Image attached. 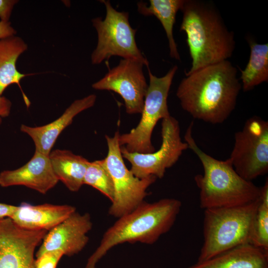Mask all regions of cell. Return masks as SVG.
<instances>
[{"label":"cell","instance_id":"1","mask_svg":"<svg viewBox=\"0 0 268 268\" xmlns=\"http://www.w3.org/2000/svg\"><path fill=\"white\" fill-rule=\"evenodd\" d=\"M237 73L225 60L186 74L176 91L182 108L194 119L223 123L235 109L242 88Z\"/></svg>","mask_w":268,"mask_h":268},{"label":"cell","instance_id":"2","mask_svg":"<svg viewBox=\"0 0 268 268\" xmlns=\"http://www.w3.org/2000/svg\"><path fill=\"white\" fill-rule=\"evenodd\" d=\"M180 30L187 36L192 59L190 74L208 65L228 60L233 55L234 33L226 25L218 9L211 1L185 0Z\"/></svg>","mask_w":268,"mask_h":268},{"label":"cell","instance_id":"3","mask_svg":"<svg viewBox=\"0 0 268 268\" xmlns=\"http://www.w3.org/2000/svg\"><path fill=\"white\" fill-rule=\"evenodd\" d=\"M181 205L180 201L173 198L163 199L152 203L143 201L132 211L119 217L104 233L85 268H96L98 261L117 245L154 243L172 227Z\"/></svg>","mask_w":268,"mask_h":268},{"label":"cell","instance_id":"4","mask_svg":"<svg viewBox=\"0 0 268 268\" xmlns=\"http://www.w3.org/2000/svg\"><path fill=\"white\" fill-rule=\"evenodd\" d=\"M193 123L187 129L185 141L200 159L203 175L198 174L195 181L200 189L201 208L227 207L247 204L257 200L261 188L242 178L234 170L229 158L217 160L202 151L192 135Z\"/></svg>","mask_w":268,"mask_h":268},{"label":"cell","instance_id":"5","mask_svg":"<svg viewBox=\"0 0 268 268\" xmlns=\"http://www.w3.org/2000/svg\"><path fill=\"white\" fill-rule=\"evenodd\" d=\"M259 198L233 207L204 209L203 243L197 262L212 258L235 247L250 244Z\"/></svg>","mask_w":268,"mask_h":268},{"label":"cell","instance_id":"6","mask_svg":"<svg viewBox=\"0 0 268 268\" xmlns=\"http://www.w3.org/2000/svg\"><path fill=\"white\" fill-rule=\"evenodd\" d=\"M101 1L105 6L106 13L103 20L101 17L92 20L98 39L96 47L91 56L92 64H100L114 56L136 61L149 67L148 60L136 45V30L129 23L128 12L117 11L109 0Z\"/></svg>","mask_w":268,"mask_h":268},{"label":"cell","instance_id":"7","mask_svg":"<svg viewBox=\"0 0 268 268\" xmlns=\"http://www.w3.org/2000/svg\"><path fill=\"white\" fill-rule=\"evenodd\" d=\"M149 82L144 101L141 117L129 133L119 135L120 146L130 152L150 153L155 151L151 143L153 130L157 122L170 116L167 105L169 92L178 67L173 66L162 77L153 75L147 67Z\"/></svg>","mask_w":268,"mask_h":268},{"label":"cell","instance_id":"8","mask_svg":"<svg viewBox=\"0 0 268 268\" xmlns=\"http://www.w3.org/2000/svg\"><path fill=\"white\" fill-rule=\"evenodd\" d=\"M119 131L113 137L105 135L108 153L104 159L111 176L114 195L109 214L119 218L132 211L144 201L147 188L155 182L156 177H136L125 164L119 142Z\"/></svg>","mask_w":268,"mask_h":268},{"label":"cell","instance_id":"9","mask_svg":"<svg viewBox=\"0 0 268 268\" xmlns=\"http://www.w3.org/2000/svg\"><path fill=\"white\" fill-rule=\"evenodd\" d=\"M236 172L243 179L252 181L268 171V122L253 117L236 132L228 158Z\"/></svg>","mask_w":268,"mask_h":268},{"label":"cell","instance_id":"10","mask_svg":"<svg viewBox=\"0 0 268 268\" xmlns=\"http://www.w3.org/2000/svg\"><path fill=\"white\" fill-rule=\"evenodd\" d=\"M161 137L160 148L150 153L130 152L121 146L122 156L131 163L130 170L136 177L163 178L166 170L174 165L183 151L189 148L188 144L181 139L178 121L171 115L162 119Z\"/></svg>","mask_w":268,"mask_h":268},{"label":"cell","instance_id":"11","mask_svg":"<svg viewBox=\"0 0 268 268\" xmlns=\"http://www.w3.org/2000/svg\"><path fill=\"white\" fill-rule=\"evenodd\" d=\"M143 66L136 61L122 59L92 87L96 90L117 93L124 101L127 113L141 114L148 86L143 71Z\"/></svg>","mask_w":268,"mask_h":268},{"label":"cell","instance_id":"12","mask_svg":"<svg viewBox=\"0 0 268 268\" xmlns=\"http://www.w3.org/2000/svg\"><path fill=\"white\" fill-rule=\"evenodd\" d=\"M47 232L22 228L10 217L0 219V268H35V250Z\"/></svg>","mask_w":268,"mask_h":268},{"label":"cell","instance_id":"13","mask_svg":"<svg viewBox=\"0 0 268 268\" xmlns=\"http://www.w3.org/2000/svg\"><path fill=\"white\" fill-rule=\"evenodd\" d=\"M92 227L89 213L81 214L75 211L48 231L36 252V258L53 251H60L67 256L78 253L87 244V234Z\"/></svg>","mask_w":268,"mask_h":268},{"label":"cell","instance_id":"14","mask_svg":"<svg viewBox=\"0 0 268 268\" xmlns=\"http://www.w3.org/2000/svg\"><path fill=\"white\" fill-rule=\"evenodd\" d=\"M59 180L53 170L49 155L35 151L31 159L22 167L0 173V186H24L45 194Z\"/></svg>","mask_w":268,"mask_h":268},{"label":"cell","instance_id":"15","mask_svg":"<svg viewBox=\"0 0 268 268\" xmlns=\"http://www.w3.org/2000/svg\"><path fill=\"white\" fill-rule=\"evenodd\" d=\"M96 99V96L94 94L77 99L66 109L59 118L52 122L34 127L22 125L20 130L32 139L35 145V151L49 155L57 139L63 130L71 124L77 114L93 106Z\"/></svg>","mask_w":268,"mask_h":268},{"label":"cell","instance_id":"16","mask_svg":"<svg viewBox=\"0 0 268 268\" xmlns=\"http://www.w3.org/2000/svg\"><path fill=\"white\" fill-rule=\"evenodd\" d=\"M76 211L70 205L22 203L10 217L18 226L29 230L50 231Z\"/></svg>","mask_w":268,"mask_h":268},{"label":"cell","instance_id":"17","mask_svg":"<svg viewBox=\"0 0 268 268\" xmlns=\"http://www.w3.org/2000/svg\"><path fill=\"white\" fill-rule=\"evenodd\" d=\"M188 268H268V251L246 244Z\"/></svg>","mask_w":268,"mask_h":268},{"label":"cell","instance_id":"18","mask_svg":"<svg viewBox=\"0 0 268 268\" xmlns=\"http://www.w3.org/2000/svg\"><path fill=\"white\" fill-rule=\"evenodd\" d=\"M54 172L71 192L78 191L83 185L89 161L83 157L66 149H56L49 155Z\"/></svg>","mask_w":268,"mask_h":268},{"label":"cell","instance_id":"19","mask_svg":"<svg viewBox=\"0 0 268 268\" xmlns=\"http://www.w3.org/2000/svg\"><path fill=\"white\" fill-rule=\"evenodd\" d=\"M27 47L21 38L15 35L0 40V95L12 84H16L21 89L20 81L31 75L21 73L16 68L18 58Z\"/></svg>","mask_w":268,"mask_h":268},{"label":"cell","instance_id":"20","mask_svg":"<svg viewBox=\"0 0 268 268\" xmlns=\"http://www.w3.org/2000/svg\"><path fill=\"white\" fill-rule=\"evenodd\" d=\"M185 0H150L149 5L143 1L137 3L138 12L145 16L154 15L161 23L168 40L171 58L180 60L176 43L173 36V27L177 12Z\"/></svg>","mask_w":268,"mask_h":268},{"label":"cell","instance_id":"21","mask_svg":"<svg viewBox=\"0 0 268 268\" xmlns=\"http://www.w3.org/2000/svg\"><path fill=\"white\" fill-rule=\"evenodd\" d=\"M250 48L248 62L244 69H240L242 88L248 91L263 82L268 81V43L259 44L249 38Z\"/></svg>","mask_w":268,"mask_h":268},{"label":"cell","instance_id":"22","mask_svg":"<svg viewBox=\"0 0 268 268\" xmlns=\"http://www.w3.org/2000/svg\"><path fill=\"white\" fill-rule=\"evenodd\" d=\"M251 244L268 251V181L261 188L260 202L255 214Z\"/></svg>","mask_w":268,"mask_h":268},{"label":"cell","instance_id":"23","mask_svg":"<svg viewBox=\"0 0 268 268\" xmlns=\"http://www.w3.org/2000/svg\"><path fill=\"white\" fill-rule=\"evenodd\" d=\"M87 185L100 191L112 202L114 188L111 176L104 159L89 162L83 179V185Z\"/></svg>","mask_w":268,"mask_h":268},{"label":"cell","instance_id":"24","mask_svg":"<svg viewBox=\"0 0 268 268\" xmlns=\"http://www.w3.org/2000/svg\"><path fill=\"white\" fill-rule=\"evenodd\" d=\"M63 256V253L60 251L45 253L36 258L35 268H56L59 261Z\"/></svg>","mask_w":268,"mask_h":268},{"label":"cell","instance_id":"25","mask_svg":"<svg viewBox=\"0 0 268 268\" xmlns=\"http://www.w3.org/2000/svg\"><path fill=\"white\" fill-rule=\"evenodd\" d=\"M17 2L16 0H0V20L9 21L14 6Z\"/></svg>","mask_w":268,"mask_h":268},{"label":"cell","instance_id":"26","mask_svg":"<svg viewBox=\"0 0 268 268\" xmlns=\"http://www.w3.org/2000/svg\"><path fill=\"white\" fill-rule=\"evenodd\" d=\"M11 102L6 97L0 95V125L2 118L9 116L11 108Z\"/></svg>","mask_w":268,"mask_h":268},{"label":"cell","instance_id":"27","mask_svg":"<svg viewBox=\"0 0 268 268\" xmlns=\"http://www.w3.org/2000/svg\"><path fill=\"white\" fill-rule=\"evenodd\" d=\"M16 33L9 21H0V40L14 36Z\"/></svg>","mask_w":268,"mask_h":268},{"label":"cell","instance_id":"28","mask_svg":"<svg viewBox=\"0 0 268 268\" xmlns=\"http://www.w3.org/2000/svg\"><path fill=\"white\" fill-rule=\"evenodd\" d=\"M17 206L0 203V219L10 217L14 213Z\"/></svg>","mask_w":268,"mask_h":268}]
</instances>
